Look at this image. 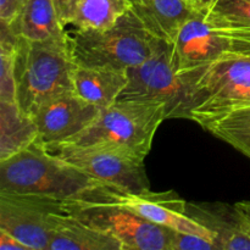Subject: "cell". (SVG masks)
Here are the masks:
<instances>
[{
    "mask_svg": "<svg viewBox=\"0 0 250 250\" xmlns=\"http://www.w3.org/2000/svg\"><path fill=\"white\" fill-rule=\"evenodd\" d=\"M76 66L68 34L46 41L17 37L15 80L20 109L33 116L44 103L73 90L72 72Z\"/></svg>",
    "mask_w": 250,
    "mask_h": 250,
    "instance_id": "obj_1",
    "label": "cell"
},
{
    "mask_svg": "<svg viewBox=\"0 0 250 250\" xmlns=\"http://www.w3.org/2000/svg\"><path fill=\"white\" fill-rule=\"evenodd\" d=\"M97 182L99 181L49 153L38 139L0 161V192L67 200Z\"/></svg>",
    "mask_w": 250,
    "mask_h": 250,
    "instance_id": "obj_2",
    "label": "cell"
},
{
    "mask_svg": "<svg viewBox=\"0 0 250 250\" xmlns=\"http://www.w3.org/2000/svg\"><path fill=\"white\" fill-rule=\"evenodd\" d=\"M154 38L131 9L105 29H76L70 36L76 63L85 67L127 71L150 58Z\"/></svg>",
    "mask_w": 250,
    "mask_h": 250,
    "instance_id": "obj_3",
    "label": "cell"
},
{
    "mask_svg": "<svg viewBox=\"0 0 250 250\" xmlns=\"http://www.w3.org/2000/svg\"><path fill=\"white\" fill-rule=\"evenodd\" d=\"M166 120L164 104L150 100H117L100 110L81 133L63 143L88 146L114 143L128 146L146 158L159 126Z\"/></svg>",
    "mask_w": 250,
    "mask_h": 250,
    "instance_id": "obj_4",
    "label": "cell"
},
{
    "mask_svg": "<svg viewBox=\"0 0 250 250\" xmlns=\"http://www.w3.org/2000/svg\"><path fill=\"white\" fill-rule=\"evenodd\" d=\"M128 82L119 100H150L164 104L166 119L192 120L193 85L176 71L172 44L158 39L153 55L127 70Z\"/></svg>",
    "mask_w": 250,
    "mask_h": 250,
    "instance_id": "obj_5",
    "label": "cell"
},
{
    "mask_svg": "<svg viewBox=\"0 0 250 250\" xmlns=\"http://www.w3.org/2000/svg\"><path fill=\"white\" fill-rule=\"evenodd\" d=\"M182 75L193 85L192 121L197 124L250 106V55L222 59Z\"/></svg>",
    "mask_w": 250,
    "mask_h": 250,
    "instance_id": "obj_6",
    "label": "cell"
},
{
    "mask_svg": "<svg viewBox=\"0 0 250 250\" xmlns=\"http://www.w3.org/2000/svg\"><path fill=\"white\" fill-rule=\"evenodd\" d=\"M49 153L103 183L133 192L150 189L146 158L128 146L114 143L75 146L58 143L44 146Z\"/></svg>",
    "mask_w": 250,
    "mask_h": 250,
    "instance_id": "obj_7",
    "label": "cell"
},
{
    "mask_svg": "<svg viewBox=\"0 0 250 250\" xmlns=\"http://www.w3.org/2000/svg\"><path fill=\"white\" fill-rule=\"evenodd\" d=\"M65 212L114 237L122 250H167L170 229L153 224L134 212L80 193L63 202Z\"/></svg>",
    "mask_w": 250,
    "mask_h": 250,
    "instance_id": "obj_8",
    "label": "cell"
},
{
    "mask_svg": "<svg viewBox=\"0 0 250 250\" xmlns=\"http://www.w3.org/2000/svg\"><path fill=\"white\" fill-rule=\"evenodd\" d=\"M243 55H250V29L210 26L203 14L190 19L172 43V60L178 73Z\"/></svg>",
    "mask_w": 250,
    "mask_h": 250,
    "instance_id": "obj_9",
    "label": "cell"
},
{
    "mask_svg": "<svg viewBox=\"0 0 250 250\" xmlns=\"http://www.w3.org/2000/svg\"><path fill=\"white\" fill-rule=\"evenodd\" d=\"M83 193L103 202L125 208L159 226L199 234L214 242L211 232L186 214L187 202L173 190L163 193H154L150 189L133 192L109 183L97 182L83 190Z\"/></svg>",
    "mask_w": 250,
    "mask_h": 250,
    "instance_id": "obj_10",
    "label": "cell"
},
{
    "mask_svg": "<svg viewBox=\"0 0 250 250\" xmlns=\"http://www.w3.org/2000/svg\"><path fill=\"white\" fill-rule=\"evenodd\" d=\"M63 202L48 195L0 192V229L29 250H48L56 215L65 212Z\"/></svg>",
    "mask_w": 250,
    "mask_h": 250,
    "instance_id": "obj_11",
    "label": "cell"
},
{
    "mask_svg": "<svg viewBox=\"0 0 250 250\" xmlns=\"http://www.w3.org/2000/svg\"><path fill=\"white\" fill-rule=\"evenodd\" d=\"M100 110L73 90L62 93L41 105L32 116L38 129V141L44 146L70 141L97 119Z\"/></svg>",
    "mask_w": 250,
    "mask_h": 250,
    "instance_id": "obj_12",
    "label": "cell"
},
{
    "mask_svg": "<svg viewBox=\"0 0 250 250\" xmlns=\"http://www.w3.org/2000/svg\"><path fill=\"white\" fill-rule=\"evenodd\" d=\"M186 214L211 232L219 250H250V217L237 203L187 202Z\"/></svg>",
    "mask_w": 250,
    "mask_h": 250,
    "instance_id": "obj_13",
    "label": "cell"
},
{
    "mask_svg": "<svg viewBox=\"0 0 250 250\" xmlns=\"http://www.w3.org/2000/svg\"><path fill=\"white\" fill-rule=\"evenodd\" d=\"M129 9L154 38L172 44L198 12L188 0H128Z\"/></svg>",
    "mask_w": 250,
    "mask_h": 250,
    "instance_id": "obj_14",
    "label": "cell"
},
{
    "mask_svg": "<svg viewBox=\"0 0 250 250\" xmlns=\"http://www.w3.org/2000/svg\"><path fill=\"white\" fill-rule=\"evenodd\" d=\"M127 82V71L77 65L72 72L73 92L100 109L117 102Z\"/></svg>",
    "mask_w": 250,
    "mask_h": 250,
    "instance_id": "obj_15",
    "label": "cell"
},
{
    "mask_svg": "<svg viewBox=\"0 0 250 250\" xmlns=\"http://www.w3.org/2000/svg\"><path fill=\"white\" fill-rule=\"evenodd\" d=\"M48 250H122L119 241L73 215L60 212Z\"/></svg>",
    "mask_w": 250,
    "mask_h": 250,
    "instance_id": "obj_16",
    "label": "cell"
},
{
    "mask_svg": "<svg viewBox=\"0 0 250 250\" xmlns=\"http://www.w3.org/2000/svg\"><path fill=\"white\" fill-rule=\"evenodd\" d=\"M7 24L17 37L28 41H46L67 36L53 0H24L17 16Z\"/></svg>",
    "mask_w": 250,
    "mask_h": 250,
    "instance_id": "obj_17",
    "label": "cell"
},
{
    "mask_svg": "<svg viewBox=\"0 0 250 250\" xmlns=\"http://www.w3.org/2000/svg\"><path fill=\"white\" fill-rule=\"evenodd\" d=\"M38 139L33 117L17 103L0 102V161L15 155Z\"/></svg>",
    "mask_w": 250,
    "mask_h": 250,
    "instance_id": "obj_18",
    "label": "cell"
},
{
    "mask_svg": "<svg viewBox=\"0 0 250 250\" xmlns=\"http://www.w3.org/2000/svg\"><path fill=\"white\" fill-rule=\"evenodd\" d=\"M199 125L250 159V106L205 120Z\"/></svg>",
    "mask_w": 250,
    "mask_h": 250,
    "instance_id": "obj_19",
    "label": "cell"
},
{
    "mask_svg": "<svg viewBox=\"0 0 250 250\" xmlns=\"http://www.w3.org/2000/svg\"><path fill=\"white\" fill-rule=\"evenodd\" d=\"M128 10V0H80L71 24L76 29L109 28Z\"/></svg>",
    "mask_w": 250,
    "mask_h": 250,
    "instance_id": "obj_20",
    "label": "cell"
},
{
    "mask_svg": "<svg viewBox=\"0 0 250 250\" xmlns=\"http://www.w3.org/2000/svg\"><path fill=\"white\" fill-rule=\"evenodd\" d=\"M0 102L16 103L15 55L17 36L6 22L0 21Z\"/></svg>",
    "mask_w": 250,
    "mask_h": 250,
    "instance_id": "obj_21",
    "label": "cell"
},
{
    "mask_svg": "<svg viewBox=\"0 0 250 250\" xmlns=\"http://www.w3.org/2000/svg\"><path fill=\"white\" fill-rule=\"evenodd\" d=\"M204 19L214 27L250 29V0H219Z\"/></svg>",
    "mask_w": 250,
    "mask_h": 250,
    "instance_id": "obj_22",
    "label": "cell"
},
{
    "mask_svg": "<svg viewBox=\"0 0 250 250\" xmlns=\"http://www.w3.org/2000/svg\"><path fill=\"white\" fill-rule=\"evenodd\" d=\"M167 250H219L215 242L189 232L171 229Z\"/></svg>",
    "mask_w": 250,
    "mask_h": 250,
    "instance_id": "obj_23",
    "label": "cell"
},
{
    "mask_svg": "<svg viewBox=\"0 0 250 250\" xmlns=\"http://www.w3.org/2000/svg\"><path fill=\"white\" fill-rule=\"evenodd\" d=\"M59 20L63 27L71 24L80 0H53Z\"/></svg>",
    "mask_w": 250,
    "mask_h": 250,
    "instance_id": "obj_24",
    "label": "cell"
},
{
    "mask_svg": "<svg viewBox=\"0 0 250 250\" xmlns=\"http://www.w3.org/2000/svg\"><path fill=\"white\" fill-rule=\"evenodd\" d=\"M24 0H0V21L12 22L23 5Z\"/></svg>",
    "mask_w": 250,
    "mask_h": 250,
    "instance_id": "obj_25",
    "label": "cell"
},
{
    "mask_svg": "<svg viewBox=\"0 0 250 250\" xmlns=\"http://www.w3.org/2000/svg\"><path fill=\"white\" fill-rule=\"evenodd\" d=\"M0 250H29V248L11 233L0 229Z\"/></svg>",
    "mask_w": 250,
    "mask_h": 250,
    "instance_id": "obj_26",
    "label": "cell"
},
{
    "mask_svg": "<svg viewBox=\"0 0 250 250\" xmlns=\"http://www.w3.org/2000/svg\"><path fill=\"white\" fill-rule=\"evenodd\" d=\"M188 1L198 12L207 15L219 0H188Z\"/></svg>",
    "mask_w": 250,
    "mask_h": 250,
    "instance_id": "obj_27",
    "label": "cell"
},
{
    "mask_svg": "<svg viewBox=\"0 0 250 250\" xmlns=\"http://www.w3.org/2000/svg\"><path fill=\"white\" fill-rule=\"evenodd\" d=\"M237 205L250 217V202H239L237 203Z\"/></svg>",
    "mask_w": 250,
    "mask_h": 250,
    "instance_id": "obj_28",
    "label": "cell"
}]
</instances>
